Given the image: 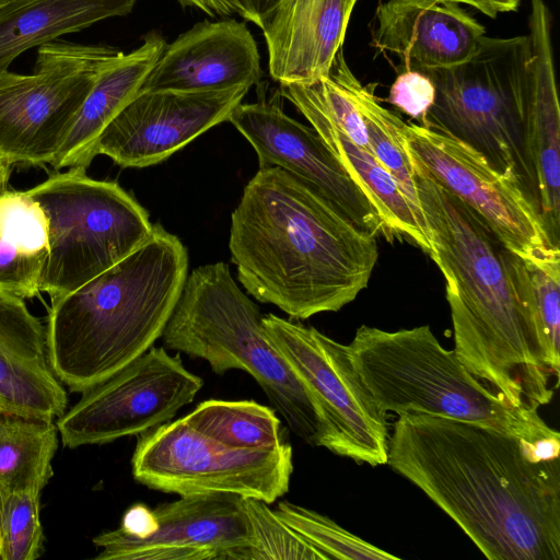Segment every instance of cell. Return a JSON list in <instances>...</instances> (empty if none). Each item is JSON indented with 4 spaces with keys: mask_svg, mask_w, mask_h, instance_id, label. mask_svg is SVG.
I'll return each instance as SVG.
<instances>
[{
    "mask_svg": "<svg viewBox=\"0 0 560 560\" xmlns=\"http://www.w3.org/2000/svg\"><path fill=\"white\" fill-rule=\"evenodd\" d=\"M250 88L139 92L101 135L97 155H106L121 167L159 164L228 121Z\"/></svg>",
    "mask_w": 560,
    "mask_h": 560,
    "instance_id": "16",
    "label": "cell"
},
{
    "mask_svg": "<svg viewBox=\"0 0 560 560\" xmlns=\"http://www.w3.org/2000/svg\"><path fill=\"white\" fill-rule=\"evenodd\" d=\"M351 361L378 409L474 422L535 442L559 434L538 415L513 406L477 378L429 325L387 331L360 326Z\"/></svg>",
    "mask_w": 560,
    "mask_h": 560,
    "instance_id": "6",
    "label": "cell"
},
{
    "mask_svg": "<svg viewBox=\"0 0 560 560\" xmlns=\"http://www.w3.org/2000/svg\"><path fill=\"white\" fill-rule=\"evenodd\" d=\"M136 0H13L0 10V71L21 54L131 12Z\"/></svg>",
    "mask_w": 560,
    "mask_h": 560,
    "instance_id": "24",
    "label": "cell"
},
{
    "mask_svg": "<svg viewBox=\"0 0 560 560\" xmlns=\"http://www.w3.org/2000/svg\"><path fill=\"white\" fill-rule=\"evenodd\" d=\"M387 101L422 125L434 101V85L423 72L404 69L392 84Z\"/></svg>",
    "mask_w": 560,
    "mask_h": 560,
    "instance_id": "33",
    "label": "cell"
},
{
    "mask_svg": "<svg viewBox=\"0 0 560 560\" xmlns=\"http://www.w3.org/2000/svg\"><path fill=\"white\" fill-rule=\"evenodd\" d=\"M413 172L429 255L446 283L456 355L513 406L538 410L551 401L559 378L515 283L511 252L465 202Z\"/></svg>",
    "mask_w": 560,
    "mask_h": 560,
    "instance_id": "2",
    "label": "cell"
},
{
    "mask_svg": "<svg viewBox=\"0 0 560 560\" xmlns=\"http://www.w3.org/2000/svg\"><path fill=\"white\" fill-rule=\"evenodd\" d=\"M229 248L245 290L295 319L354 301L378 258L375 237L279 167L258 168L245 186Z\"/></svg>",
    "mask_w": 560,
    "mask_h": 560,
    "instance_id": "3",
    "label": "cell"
},
{
    "mask_svg": "<svg viewBox=\"0 0 560 560\" xmlns=\"http://www.w3.org/2000/svg\"><path fill=\"white\" fill-rule=\"evenodd\" d=\"M13 0H0V10Z\"/></svg>",
    "mask_w": 560,
    "mask_h": 560,
    "instance_id": "39",
    "label": "cell"
},
{
    "mask_svg": "<svg viewBox=\"0 0 560 560\" xmlns=\"http://www.w3.org/2000/svg\"><path fill=\"white\" fill-rule=\"evenodd\" d=\"M11 167L0 162V186L8 185Z\"/></svg>",
    "mask_w": 560,
    "mask_h": 560,
    "instance_id": "38",
    "label": "cell"
},
{
    "mask_svg": "<svg viewBox=\"0 0 560 560\" xmlns=\"http://www.w3.org/2000/svg\"><path fill=\"white\" fill-rule=\"evenodd\" d=\"M135 480L179 497L232 493L268 504L283 497L293 472L292 446L233 448L201 434L184 418L137 435Z\"/></svg>",
    "mask_w": 560,
    "mask_h": 560,
    "instance_id": "10",
    "label": "cell"
},
{
    "mask_svg": "<svg viewBox=\"0 0 560 560\" xmlns=\"http://www.w3.org/2000/svg\"><path fill=\"white\" fill-rule=\"evenodd\" d=\"M402 137L412 167L471 208L516 256L535 262L560 259L523 183L439 129L405 122Z\"/></svg>",
    "mask_w": 560,
    "mask_h": 560,
    "instance_id": "11",
    "label": "cell"
},
{
    "mask_svg": "<svg viewBox=\"0 0 560 560\" xmlns=\"http://www.w3.org/2000/svg\"><path fill=\"white\" fill-rule=\"evenodd\" d=\"M54 421L0 410V482L11 491H42L52 476Z\"/></svg>",
    "mask_w": 560,
    "mask_h": 560,
    "instance_id": "26",
    "label": "cell"
},
{
    "mask_svg": "<svg viewBox=\"0 0 560 560\" xmlns=\"http://www.w3.org/2000/svg\"><path fill=\"white\" fill-rule=\"evenodd\" d=\"M254 148L259 168L279 167L325 199L359 231L377 238L392 233L361 185L313 127L288 116L275 102L238 104L229 117Z\"/></svg>",
    "mask_w": 560,
    "mask_h": 560,
    "instance_id": "15",
    "label": "cell"
},
{
    "mask_svg": "<svg viewBox=\"0 0 560 560\" xmlns=\"http://www.w3.org/2000/svg\"><path fill=\"white\" fill-rule=\"evenodd\" d=\"M418 71L434 85V101L421 126L469 144L497 170L515 175L528 192L522 152L530 88L528 35H483L465 61Z\"/></svg>",
    "mask_w": 560,
    "mask_h": 560,
    "instance_id": "7",
    "label": "cell"
},
{
    "mask_svg": "<svg viewBox=\"0 0 560 560\" xmlns=\"http://www.w3.org/2000/svg\"><path fill=\"white\" fill-rule=\"evenodd\" d=\"M254 541L252 560H327L281 522L268 503L244 497Z\"/></svg>",
    "mask_w": 560,
    "mask_h": 560,
    "instance_id": "31",
    "label": "cell"
},
{
    "mask_svg": "<svg viewBox=\"0 0 560 560\" xmlns=\"http://www.w3.org/2000/svg\"><path fill=\"white\" fill-rule=\"evenodd\" d=\"M183 7H191L209 16H231L237 14L247 21V14L238 0H178Z\"/></svg>",
    "mask_w": 560,
    "mask_h": 560,
    "instance_id": "34",
    "label": "cell"
},
{
    "mask_svg": "<svg viewBox=\"0 0 560 560\" xmlns=\"http://www.w3.org/2000/svg\"><path fill=\"white\" fill-rule=\"evenodd\" d=\"M68 398L49 363L46 326L24 300L0 290V407L54 421Z\"/></svg>",
    "mask_w": 560,
    "mask_h": 560,
    "instance_id": "21",
    "label": "cell"
},
{
    "mask_svg": "<svg viewBox=\"0 0 560 560\" xmlns=\"http://www.w3.org/2000/svg\"><path fill=\"white\" fill-rule=\"evenodd\" d=\"M515 281L534 318L547 365L560 370V259L535 262L510 255Z\"/></svg>",
    "mask_w": 560,
    "mask_h": 560,
    "instance_id": "29",
    "label": "cell"
},
{
    "mask_svg": "<svg viewBox=\"0 0 560 560\" xmlns=\"http://www.w3.org/2000/svg\"><path fill=\"white\" fill-rule=\"evenodd\" d=\"M260 75L258 47L244 23L203 21L165 45L139 92L252 86Z\"/></svg>",
    "mask_w": 560,
    "mask_h": 560,
    "instance_id": "18",
    "label": "cell"
},
{
    "mask_svg": "<svg viewBox=\"0 0 560 560\" xmlns=\"http://www.w3.org/2000/svg\"><path fill=\"white\" fill-rule=\"evenodd\" d=\"M48 218L27 190L0 186V290L22 300L40 292L49 257Z\"/></svg>",
    "mask_w": 560,
    "mask_h": 560,
    "instance_id": "25",
    "label": "cell"
},
{
    "mask_svg": "<svg viewBox=\"0 0 560 560\" xmlns=\"http://www.w3.org/2000/svg\"><path fill=\"white\" fill-rule=\"evenodd\" d=\"M203 386L179 355L152 347L105 381L82 392L56 423L70 448L110 443L171 421Z\"/></svg>",
    "mask_w": 560,
    "mask_h": 560,
    "instance_id": "13",
    "label": "cell"
},
{
    "mask_svg": "<svg viewBox=\"0 0 560 560\" xmlns=\"http://www.w3.org/2000/svg\"><path fill=\"white\" fill-rule=\"evenodd\" d=\"M268 337L307 389L328 433L327 450L370 466L387 464L388 425L342 345L314 327L262 316Z\"/></svg>",
    "mask_w": 560,
    "mask_h": 560,
    "instance_id": "12",
    "label": "cell"
},
{
    "mask_svg": "<svg viewBox=\"0 0 560 560\" xmlns=\"http://www.w3.org/2000/svg\"><path fill=\"white\" fill-rule=\"evenodd\" d=\"M486 35L458 4L386 0L376 10L371 45L398 56L404 69L446 68L468 59Z\"/></svg>",
    "mask_w": 560,
    "mask_h": 560,
    "instance_id": "19",
    "label": "cell"
},
{
    "mask_svg": "<svg viewBox=\"0 0 560 560\" xmlns=\"http://www.w3.org/2000/svg\"><path fill=\"white\" fill-rule=\"evenodd\" d=\"M48 218L49 257L40 292L50 301L93 280L151 235L148 211L116 182L84 168L55 171L27 189Z\"/></svg>",
    "mask_w": 560,
    "mask_h": 560,
    "instance_id": "8",
    "label": "cell"
},
{
    "mask_svg": "<svg viewBox=\"0 0 560 560\" xmlns=\"http://www.w3.org/2000/svg\"><path fill=\"white\" fill-rule=\"evenodd\" d=\"M39 490H9L2 513L0 560H35L43 553Z\"/></svg>",
    "mask_w": 560,
    "mask_h": 560,
    "instance_id": "32",
    "label": "cell"
},
{
    "mask_svg": "<svg viewBox=\"0 0 560 560\" xmlns=\"http://www.w3.org/2000/svg\"><path fill=\"white\" fill-rule=\"evenodd\" d=\"M448 3L468 4L489 18L494 19L499 13L516 11L520 0H439Z\"/></svg>",
    "mask_w": 560,
    "mask_h": 560,
    "instance_id": "35",
    "label": "cell"
},
{
    "mask_svg": "<svg viewBox=\"0 0 560 560\" xmlns=\"http://www.w3.org/2000/svg\"><path fill=\"white\" fill-rule=\"evenodd\" d=\"M530 88L522 152L527 190L538 208L551 242L559 246L560 109L552 51V20L545 0H530L528 19Z\"/></svg>",
    "mask_w": 560,
    "mask_h": 560,
    "instance_id": "17",
    "label": "cell"
},
{
    "mask_svg": "<svg viewBox=\"0 0 560 560\" xmlns=\"http://www.w3.org/2000/svg\"><path fill=\"white\" fill-rule=\"evenodd\" d=\"M350 88L362 115L368 142L373 154L395 179L427 232L413 167L404 143L402 126L405 121L381 105L374 94L373 85H362L353 73L350 75Z\"/></svg>",
    "mask_w": 560,
    "mask_h": 560,
    "instance_id": "28",
    "label": "cell"
},
{
    "mask_svg": "<svg viewBox=\"0 0 560 560\" xmlns=\"http://www.w3.org/2000/svg\"><path fill=\"white\" fill-rule=\"evenodd\" d=\"M182 241L160 224L137 249L81 288L50 301L46 343L61 384L82 393L162 337L188 276Z\"/></svg>",
    "mask_w": 560,
    "mask_h": 560,
    "instance_id": "4",
    "label": "cell"
},
{
    "mask_svg": "<svg viewBox=\"0 0 560 560\" xmlns=\"http://www.w3.org/2000/svg\"><path fill=\"white\" fill-rule=\"evenodd\" d=\"M183 418L201 434L233 448L272 447L284 441L276 410L254 400L209 399Z\"/></svg>",
    "mask_w": 560,
    "mask_h": 560,
    "instance_id": "27",
    "label": "cell"
},
{
    "mask_svg": "<svg viewBox=\"0 0 560 560\" xmlns=\"http://www.w3.org/2000/svg\"><path fill=\"white\" fill-rule=\"evenodd\" d=\"M278 518L329 559L399 560L348 532L331 518L287 500L273 510Z\"/></svg>",
    "mask_w": 560,
    "mask_h": 560,
    "instance_id": "30",
    "label": "cell"
},
{
    "mask_svg": "<svg viewBox=\"0 0 560 560\" xmlns=\"http://www.w3.org/2000/svg\"><path fill=\"white\" fill-rule=\"evenodd\" d=\"M545 439V438H544ZM542 439L425 413L394 423L387 464L490 560H560V460Z\"/></svg>",
    "mask_w": 560,
    "mask_h": 560,
    "instance_id": "1",
    "label": "cell"
},
{
    "mask_svg": "<svg viewBox=\"0 0 560 560\" xmlns=\"http://www.w3.org/2000/svg\"><path fill=\"white\" fill-rule=\"evenodd\" d=\"M97 560H252L244 497L202 493L159 504L141 536L120 527L93 538Z\"/></svg>",
    "mask_w": 560,
    "mask_h": 560,
    "instance_id": "14",
    "label": "cell"
},
{
    "mask_svg": "<svg viewBox=\"0 0 560 560\" xmlns=\"http://www.w3.org/2000/svg\"><path fill=\"white\" fill-rule=\"evenodd\" d=\"M165 45L161 35L150 33L138 48L128 54L119 50L102 66L51 164L54 171L88 170L101 135L139 93Z\"/></svg>",
    "mask_w": 560,
    "mask_h": 560,
    "instance_id": "22",
    "label": "cell"
},
{
    "mask_svg": "<svg viewBox=\"0 0 560 560\" xmlns=\"http://www.w3.org/2000/svg\"><path fill=\"white\" fill-rule=\"evenodd\" d=\"M9 488L0 482V553H1V546H2V533H1V523H2V513H3V506L4 502L9 492Z\"/></svg>",
    "mask_w": 560,
    "mask_h": 560,
    "instance_id": "37",
    "label": "cell"
},
{
    "mask_svg": "<svg viewBox=\"0 0 560 560\" xmlns=\"http://www.w3.org/2000/svg\"><path fill=\"white\" fill-rule=\"evenodd\" d=\"M282 0H238L247 14V21L260 28Z\"/></svg>",
    "mask_w": 560,
    "mask_h": 560,
    "instance_id": "36",
    "label": "cell"
},
{
    "mask_svg": "<svg viewBox=\"0 0 560 560\" xmlns=\"http://www.w3.org/2000/svg\"><path fill=\"white\" fill-rule=\"evenodd\" d=\"M357 0H282L261 27L271 78L312 83L328 77Z\"/></svg>",
    "mask_w": 560,
    "mask_h": 560,
    "instance_id": "20",
    "label": "cell"
},
{
    "mask_svg": "<svg viewBox=\"0 0 560 560\" xmlns=\"http://www.w3.org/2000/svg\"><path fill=\"white\" fill-rule=\"evenodd\" d=\"M119 50L56 39L32 74L0 71V162L51 165L102 66Z\"/></svg>",
    "mask_w": 560,
    "mask_h": 560,
    "instance_id": "9",
    "label": "cell"
},
{
    "mask_svg": "<svg viewBox=\"0 0 560 560\" xmlns=\"http://www.w3.org/2000/svg\"><path fill=\"white\" fill-rule=\"evenodd\" d=\"M308 120L348 173L361 185L392 234H401L428 254L431 245L425 230L395 179L372 151L353 142L322 109L292 93L280 92Z\"/></svg>",
    "mask_w": 560,
    "mask_h": 560,
    "instance_id": "23",
    "label": "cell"
},
{
    "mask_svg": "<svg viewBox=\"0 0 560 560\" xmlns=\"http://www.w3.org/2000/svg\"><path fill=\"white\" fill-rule=\"evenodd\" d=\"M262 316L228 264L218 261L187 276L161 338L166 348L207 361L215 374L248 373L293 433L326 448L328 433L320 411L268 337Z\"/></svg>",
    "mask_w": 560,
    "mask_h": 560,
    "instance_id": "5",
    "label": "cell"
}]
</instances>
